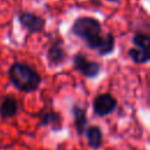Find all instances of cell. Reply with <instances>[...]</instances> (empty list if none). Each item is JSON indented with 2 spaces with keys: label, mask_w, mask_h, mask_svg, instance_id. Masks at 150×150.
<instances>
[{
  "label": "cell",
  "mask_w": 150,
  "mask_h": 150,
  "mask_svg": "<svg viewBox=\"0 0 150 150\" xmlns=\"http://www.w3.org/2000/svg\"><path fill=\"white\" fill-rule=\"evenodd\" d=\"M8 76L12 84L25 93L35 91L41 83V76L26 63H14L8 70Z\"/></svg>",
  "instance_id": "6da1fadb"
},
{
  "label": "cell",
  "mask_w": 150,
  "mask_h": 150,
  "mask_svg": "<svg viewBox=\"0 0 150 150\" xmlns=\"http://www.w3.org/2000/svg\"><path fill=\"white\" fill-rule=\"evenodd\" d=\"M102 27L98 20L90 16H82L74 21L71 32L74 35L81 38L89 46L101 34Z\"/></svg>",
  "instance_id": "7a4b0ae2"
},
{
  "label": "cell",
  "mask_w": 150,
  "mask_h": 150,
  "mask_svg": "<svg viewBox=\"0 0 150 150\" xmlns=\"http://www.w3.org/2000/svg\"><path fill=\"white\" fill-rule=\"evenodd\" d=\"M73 67H74L75 70H77L83 76L89 77V79L97 76L98 73H100V69H101V67L97 62L89 61L82 54H76L73 57Z\"/></svg>",
  "instance_id": "3957f363"
},
{
  "label": "cell",
  "mask_w": 150,
  "mask_h": 150,
  "mask_svg": "<svg viewBox=\"0 0 150 150\" xmlns=\"http://www.w3.org/2000/svg\"><path fill=\"white\" fill-rule=\"evenodd\" d=\"M116 107L117 101L110 94H101L93 102V110L100 117H104L111 114L116 109Z\"/></svg>",
  "instance_id": "277c9868"
},
{
  "label": "cell",
  "mask_w": 150,
  "mask_h": 150,
  "mask_svg": "<svg viewBox=\"0 0 150 150\" xmlns=\"http://www.w3.org/2000/svg\"><path fill=\"white\" fill-rule=\"evenodd\" d=\"M19 21L21 26L29 33H40L45 28V20L41 16L34 15L33 13H22L19 15Z\"/></svg>",
  "instance_id": "5b68a950"
},
{
  "label": "cell",
  "mask_w": 150,
  "mask_h": 150,
  "mask_svg": "<svg viewBox=\"0 0 150 150\" xmlns=\"http://www.w3.org/2000/svg\"><path fill=\"white\" fill-rule=\"evenodd\" d=\"M91 49H96L100 55H109L114 52L115 48V38L111 33H107L103 36L100 34L96 40L88 46Z\"/></svg>",
  "instance_id": "8992f818"
},
{
  "label": "cell",
  "mask_w": 150,
  "mask_h": 150,
  "mask_svg": "<svg viewBox=\"0 0 150 150\" xmlns=\"http://www.w3.org/2000/svg\"><path fill=\"white\" fill-rule=\"evenodd\" d=\"M66 56H67V54H66V50L63 48V43H62V41L60 39L55 40L52 43V46L48 48V50H47L48 61L52 64H55V66L62 63L66 60Z\"/></svg>",
  "instance_id": "52a82bcc"
},
{
  "label": "cell",
  "mask_w": 150,
  "mask_h": 150,
  "mask_svg": "<svg viewBox=\"0 0 150 150\" xmlns=\"http://www.w3.org/2000/svg\"><path fill=\"white\" fill-rule=\"evenodd\" d=\"M18 112V102L13 97H5L0 104V117L2 120H8L15 116Z\"/></svg>",
  "instance_id": "ba28073f"
},
{
  "label": "cell",
  "mask_w": 150,
  "mask_h": 150,
  "mask_svg": "<svg viewBox=\"0 0 150 150\" xmlns=\"http://www.w3.org/2000/svg\"><path fill=\"white\" fill-rule=\"evenodd\" d=\"M73 117H74V125L77 135H83L86 131V125H87V115L86 110L80 108L79 105H74L71 109Z\"/></svg>",
  "instance_id": "9c48e42d"
},
{
  "label": "cell",
  "mask_w": 150,
  "mask_h": 150,
  "mask_svg": "<svg viewBox=\"0 0 150 150\" xmlns=\"http://www.w3.org/2000/svg\"><path fill=\"white\" fill-rule=\"evenodd\" d=\"M40 125L52 127L53 129H60L61 127V115L55 111H43L39 115Z\"/></svg>",
  "instance_id": "30bf717a"
},
{
  "label": "cell",
  "mask_w": 150,
  "mask_h": 150,
  "mask_svg": "<svg viewBox=\"0 0 150 150\" xmlns=\"http://www.w3.org/2000/svg\"><path fill=\"white\" fill-rule=\"evenodd\" d=\"M86 136L88 139V144L93 149H98L102 145L103 137H102V131L98 127H90L86 130Z\"/></svg>",
  "instance_id": "8fae6325"
},
{
  "label": "cell",
  "mask_w": 150,
  "mask_h": 150,
  "mask_svg": "<svg viewBox=\"0 0 150 150\" xmlns=\"http://www.w3.org/2000/svg\"><path fill=\"white\" fill-rule=\"evenodd\" d=\"M150 50H144L139 48H132L129 49L128 55L135 63H146L150 59Z\"/></svg>",
  "instance_id": "7c38bea8"
},
{
  "label": "cell",
  "mask_w": 150,
  "mask_h": 150,
  "mask_svg": "<svg viewBox=\"0 0 150 150\" xmlns=\"http://www.w3.org/2000/svg\"><path fill=\"white\" fill-rule=\"evenodd\" d=\"M134 45L144 50H150V36L146 34H136L132 39Z\"/></svg>",
  "instance_id": "4fadbf2b"
},
{
  "label": "cell",
  "mask_w": 150,
  "mask_h": 150,
  "mask_svg": "<svg viewBox=\"0 0 150 150\" xmlns=\"http://www.w3.org/2000/svg\"><path fill=\"white\" fill-rule=\"evenodd\" d=\"M108 1H117V0H108Z\"/></svg>",
  "instance_id": "5bb4252c"
}]
</instances>
